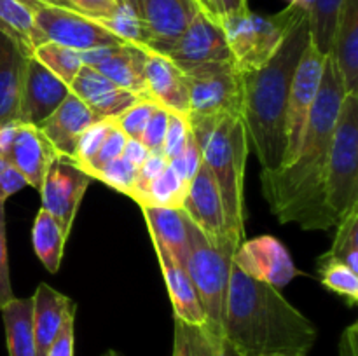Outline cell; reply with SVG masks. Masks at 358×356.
<instances>
[{
    "mask_svg": "<svg viewBox=\"0 0 358 356\" xmlns=\"http://www.w3.org/2000/svg\"><path fill=\"white\" fill-rule=\"evenodd\" d=\"M346 96L331 54L294 159L275 171H261L262 195L280 223H297L304 230H329L338 220L325 202V173L336 119Z\"/></svg>",
    "mask_w": 358,
    "mask_h": 356,
    "instance_id": "obj_1",
    "label": "cell"
},
{
    "mask_svg": "<svg viewBox=\"0 0 358 356\" xmlns=\"http://www.w3.org/2000/svg\"><path fill=\"white\" fill-rule=\"evenodd\" d=\"M317 339V325L280 288L250 278L233 264L222 321L226 356H308Z\"/></svg>",
    "mask_w": 358,
    "mask_h": 356,
    "instance_id": "obj_2",
    "label": "cell"
},
{
    "mask_svg": "<svg viewBox=\"0 0 358 356\" xmlns=\"http://www.w3.org/2000/svg\"><path fill=\"white\" fill-rule=\"evenodd\" d=\"M308 44L310 23L304 16L264 65L240 72V115L247 129L248 145L254 149L262 171L278 170L285 161L290 86Z\"/></svg>",
    "mask_w": 358,
    "mask_h": 356,
    "instance_id": "obj_3",
    "label": "cell"
},
{
    "mask_svg": "<svg viewBox=\"0 0 358 356\" xmlns=\"http://www.w3.org/2000/svg\"><path fill=\"white\" fill-rule=\"evenodd\" d=\"M189 126L220 191L227 234L240 246L245 241L243 178L250 152L243 121L240 115H189Z\"/></svg>",
    "mask_w": 358,
    "mask_h": 356,
    "instance_id": "obj_4",
    "label": "cell"
},
{
    "mask_svg": "<svg viewBox=\"0 0 358 356\" xmlns=\"http://www.w3.org/2000/svg\"><path fill=\"white\" fill-rule=\"evenodd\" d=\"M185 225H187L189 248L184 269L205 311L206 328L222 341L227 288H229L233 257L238 244L229 236H208L198 225H194L187 215H185Z\"/></svg>",
    "mask_w": 358,
    "mask_h": 356,
    "instance_id": "obj_5",
    "label": "cell"
},
{
    "mask_svg": "<svg viewBox=\"0 0 358 356\" xmlns=\"http://www.w3.org/2000/svg\"><path fill=\"white\" fill-rule=\"evenodd\" d=\"M304 16H308L306 3L292 0L285 9L271 16H259L248 9L236 16L222 17L220 27L238 70L247 72L264 65Z\"/></svg>",
    "mask_w": 358,
    "mask_h": 356,
    "instance_id": "obj_6",
    "label": "cell"
},
{
    "mask_svg": "<svg viewBox=\"0 0 358 356\" xmlns=\"http://www.w3.org/2000/svg\"><path fill=\"white\" fill-rule=\"evenodd\" d=\"M325 202L338 222L358 206V93H346L336 119L325 173Z\"/></svg>",
    "mask_w": 358,
    "mask_h": 356,
    "instance_id": "obj_7",
    "label": "cell"
},
{
    "mask_svg": "<svg viewBox=\"0 0 358 356\" xmlns=\"http://www.w3.org/2000/svg\"><path fill=\"white\" fill-rule=\"evenodd\" d=\"M182 70L189 86V115H240L241 77L233 59L199 63Z\"/></svg>",
    "mask_w": 358,
    "mask_h": 356,
    "instance_id": "obj_8",
    "label": "cell"
},
{
    "mask_svg": "<svg viewBox=\"0 0 358 356\" xmlns=\"http://www.w3.org/2000/svg\"><path fill=\"white\" fill-rule=\"evenodd\" d=\"M31 14L44 42H55L73 51L86 52L126 42L105 28L100 21L84 16L77 10L38 3Z\"/></svg>",
    "mask_w": 358,
    "mask_h": 356,
    "instance_id": "obj_9",
    "label": "cell"
},
{
    "mask_svg": "<svg viewBox=\"0 0 358 356\" xmlns=\"http://www.w3.org/2000/svg\"><path fill=\"white\" fill-rule=\"evenodd\" d=\"M143 47L171 59L178 68H187L199 63L233 59L222 27L201 10L192 17L189 27L177 38L143 45Z\"/></svg>",
    "mask_w": 358,
    "mask_h": 356,
    "instance_id": "obj_10",
    "label": "cell"
},
{
    "mask_svg": "<svg viewBox=\"0 0 358 356\" xmlns=\"http://www.w3.org/2000/svg\"><path fill=\"white\" fill-rule=\"evenodd\" d=\"M91 181L93 178L80 170L76 161L59 154L52 157L51 164L45 170L44 180L38 188L42 208L58 220L66 237L72 230L80 201Z\"/></svg>",
    "mask_w": 358,
    "mask_h": 356,
    "instance_id": "obj_11",
    "label": "cell"
},
{
    "mask_svg": "<svg viewBox=\"0 0 358 356\" xmlns=\"http://www.w3.org/2000/svg\"><path fill=\"white\" fill-rule=\"evenodd\" d=\"M324 63L325 56L310 40L297 63L292 86H290L289 108H287V154L282 166L289 164L299 149L311 107H313L322 82Z\"/></svg>",
    "mask_w": 358,
    "mask_h": 356,
    "instance_id": "obj_12",
    "label": "cell"
},
{
    "mask_svg": "<svg viewBox=\"0 0 358 356\" xmlns=\"http://www.w3.org/2000/svg\"><path fill=\"white\" fill-rule=\"evenodd\" d=\"M0 156L20 171L27 185L38 191L56 150L37 126L16 122L0 126Z\"/></svg>",
    "mask_w": 358,
    "mask_h": 356,
    "instance_id": "obj_13",
    "label": "cell"
},
{
    "mask_svg": "<svg viewBox=\"0 0 358 356\" xmlns=\"http://www.w3.org/2000/svg\"><path fill=\"white\" fill-rule=\"evenodd\" d=\"M233 264L250 278L282 288L299 272L282 241L273 236H259L243 241L236 248Z\"/></svg>",
    "mask_w": 358,
    "mask_h": 356,
    "instance_id": "obj_14",
    "label": "cell"
},
{
    "mask_svg": "<svg viewBox=\"0 0 358 356\" xmlns=\"http://www.w3.org/2000/svg\"><path fill=\"white\" fill-rule=\"evenodd\" d=\"M147 54L149 51L143 45L122 42L117 45L83 52V61L122 89L136 94L142 100H150L143 77Z\"/></svg>",
    "mask_w": 358,
    "mask_h": 356,
    "instance_id": "obj_15",
    "label": "cell"
},
{
    "mask_svg": "<svg viewBox=\"0 0 358 356\" xmlns=\"http://www.w3.org/2000/svg\"><path fill=\"white\" fill-rule=\"evenodd\" d=\"M70 94V86L28 54L20 96V122L41 126Z\"/></svg>",
    "mask_w": 358,
    "mask_h": 356,
    "instance_id": "obj_16",
    "label": "cell"
},
{
    "mask_svg": "<svg viewBox=\"0 0 358 356\" xmlns=\"http://www.w3.org/2000/svg\"><path fill=\"white\" fill-rule=\"evenodd\" d=\"M180 209L194 225H198L208 236H229L226 229V213H224L220 191L203 161L189 184Z\"/></svg>",
    "mask_w": 358,
    "mask_h": 356,
    "instance_id": "obj_17",
    "label": "cell"
},
{
    "mask_svg": "<svg viewBox=\"0 0 358 356\" xmlns=\"http://www.w3.org/2000/svg\"><path fill=\"white\" fill-rule=\"evenodd\" d=\"M98 121L101 119L93 114L76 94L70 93L62 105L38 126V129L51 143L56 154L73 159L80 136Z\"/></svg>",
    "mask_w": 358,
    "mask_h": 356,
    "instance_id": "obj_18",
    "label": "cell"
},
{
    "mask_svg": "<svg viewBox=\"0 0 358 356\" xmlns=\"http://www.w3.org/2000/svg\"><path fill=\"white\" fill-rule=\"evenodd\" d=\"M70 93L76 94L100 119H117L122 112L142 100L87 65L80 68L70 84Z\"/></svg>",
    "mask_w": 358,
    "mask_h": 356,
    "instance_id": "obj_19",
    "label": "cell"
},
{
    "mask_svg": "<svg viewBox=\"0 0 358 356\" xmlns=\"http://www.w3.org/2000/svg\"><path fill=\"white\" fill-rule=\"evenodd\" d=\"M143 77L150 100L166 108L168 112L189 115L191 100H189V86L184 70L178 68L171 59L149 51Z\"/></svg>",
    "mask_w": 358,
    "mask_h": 356,
    "instance_id": "obj_20",
    "label": "cell"
},
{
    "mask_svg": "<svg viewBox=\"0 0 358 356\" xmlns=\"http://www.w3.org/2000/svg\"><path fill=\"white\" fill-rule=\"evenodd\" d=\"M76 309L77 304L70 297L55 290L48 283H38L37 290L31 295V323L37 356H45L66 316Z\"/></svg>",
    "mask_w": 358,
    "mask_h": 356,
    "instance_id": "obj_21",
    "label": "cell"
},
{
    "mask_svg": "<svg viewBox=\"0 0 358 356\" xmlns=\"http://www.w3.org/2000/svg\"><path fill=\"white\" fill-rule=\"evenodd\" d=\"M30 52L0 30V126L20 122V96Z\"/></svg>",
    "mask_w": 358,
    "mask_h": 356,
    "instance_id": "obj_22",
    "label": "cell"
},
{
    "mask_svg": "<svg viewBox=\"0 0 358 356\" xmlns=\"http://www.w3.org/2000/svg\"><path fill=\"white\" fill-rule=\"evenodd\" d=\"M329 54L346 93H358V0H343Z\"/></svg>",
    "mask_w": 358,
    "mask_h": 356,
    "instance_id": "obj_23",
    "label": "cell"
},
{
    "mask_svg": "<svg viewBox=\"0 0 358 356\" xmlns=\"http://www.w3.org/2000/svg\"><path fill=\"white\" fill-rule=\"evenodd\" d=\"M199 10L196 0H142V21L147 31L143 45L177 38Z\"/></svg>",
    "mask_w": 358,
    "mask_h": 356,
    "instance_id": "obj_24",
    "label": "cell"
},
{
    "mask_svg": "<svg viewBox=\"0 0 358 356\" xmlns=\"http://www.w3.org/2000/svg\"><path fill=\"white\" fill-rule=\"evenodd\" d=\"M154 250H156L157 260H159L161 272H163L164 283H166L168 293H170L171 306H173L175 320L184 321L194 327H206V316L199 304L198 293L189 279L187 272L182 265L173 262L163 244L152 241Z\"/></svg>",
    "mask_w": 358,
    "mask_h": 356,
    "instance_id": "obj_25",
    "label": "cell"
},
{
    "mask_svg": "<svg viewBox=\"0 0 358 356\" xmlns=\"http://www.w3.org/2000/svg\"><path fill=\"white\" fill-rule=\"evenodd\" d=\"M140 208L145 216L150 239L163 244L173 262L184 267L189 248L184 212L180 208H166V206H140Z\"/></svg>",
    "mask_w": 358,
    "mask_h": 356,
    "instance_id": "obj_26",
    "label": "cell"
},
{
    "mask_svg": "<svg viewBox=\"0 0 358 356\" xmlns=\"http://www.w3.org/2000/svg\"><path fill=\"white\" fill-rule=\"evenodd\" d=\"M6 328L9 356H37L34 323H31V297L10 299L0 307Z\"/></svg>",
    "mask_w": 358,
    "mask_h": 356,
    "instance_id": "obj_27",
    "label": "cell"
},
{
    "mask_svg": "<svg viewBox=\"0 0 358 356\" xmlns=\"http://www.w3.org/2000/svg\"><path fill=\"white\" fill-rule=\"evenodd\" d=\"M66 239L58 220L44 208L38 209L31 227V244L38 260L51 274L59 271Z\"/></svg>",
    "mask_w": 358,
    "mask_h": 356,
    "instance_id": "obj_28",
    "label": "cell"
},
{
    "mask_svg": "<svg viewBox=\"0 0 358 356\" xmlns=\"http://www.w3.org/2000/svg\"><path fill=\"white\" fill-rule=\"evenodd\" d=\"M0 30L20 42L30 54L37 45L44 44L34 23V14L20 0H0Z\"/></svg>",
    "mask_w": 358,
    "mask_h": 356,
    "instance_id": "obj_29",
    "label": "cell"
},
{
    "mask_svg": "<svg viewBox=\"0 0 358 356\" xmlns=\"http://www.w3.org/2000/svg\"><path fill=\"white\" fill-rule=\"evenodd\" d=\"M171 356H226L224 342L206 327H194L175 320Z\"/></svg>",
    "mask_w": 358,
    "mask_h": 356,
    "instance_id": "obj_30",
    "label": "cell"
},
{
    "mask_svg": "<svg viewBox=\"0 0 358 356\" xmlns=\"http://www.w3.org/2000/svg\"><path fill=\"white\" fill-rule=\"evenodd\" d=\"M343 0H311L308 9L310 40L324 56L331 52L332 35Z\"/></svg>",
    "mask_w": 358,
    "mask_h": 356,
    "instance_id": "obj_31",
    "label": "cell"
},
{
    "mask_svg": "<svg viewBox=\"0 0 358 356\" xmlns=\"http://www.w3.org/2000/svg\"><path fill=\"white\" fill-rule=\"evenodd\" d=\"M31 56H35L49 72L55 73L66 86L73 82L77 73L84 66L83 52L73 51V49L65 47V45L55 44V42H44V44L37 45Z\"/></svg>",
    "mask_w": 358,
    "mask_h": 356,
    "instance_id": "obj_32",
    "label": "cell"
},
{
    "mask_svg": "<svg viewBox=\"0 0 358 356\" xmlns=\"http://www.w3.org/2000/svg\"><path fill=\"white\" fill-rule=\"evenodd\" d=\"M189 184H185L177 171L170 166L164 168L143 192L140 206H166V208H180L185 198Z\"/></svg>",
    "mask_w": 358,
    "mask_h": 356,
    "instance_id": "obj_33",
    "label": "cell"
},
{
    "mask_svg": "<svg viewBox=\"0 0 358 356\" xmlns=\"http://www.w3.org/2000/svg\"><path fill=\"white\" fill-rule=\"evenodd\" d=\"M317 262L322 285L329 292L343 297L348 302V306H355L358 302V272L352 271L343 262L329 258L325 255H322Z\"/></svg>",
    "mask_w": 358,
    "mask_h": 356,
    "instance_id": "obj_34",
    "label": "cell"
},
{
    "mask_svg": "<svg viewBox=\"0 0 358 356\" xmlns=\"http://www.w3.org/2000/svg\"><path fill=\"white\" fill-rule=\"evenodd\" d=\"M336 227H338V232L332 241L331 250L324 255L343 262L352 271L358 272V206L350 209Z\"/></svg>",
    "mask_w": 358,
    "mask_h": 356,
    "instance_id": "obj_35",
    "label": "cell"
},
{
    "mask_svg": "<svg viewBox=\"0 0 358 356\" xmlns=\"http://www.w3.org/2000/svg\"><path fill=\"white\" fill-rule=\"evenodd\" d=\"M136 178H138V168L133 163H129L124 156H121L115 161H112V163H108L105 168H101V170L94 175L93 180L103 181V184L115 188V191L121 192V194L129 195L133 187H135Z\"/></svg>",
    "mask_w": 358,
    "mask_h": 356,
    "instance_id": "obj_36",
    "label": "cell"
},
{
    "mask_svg": "<svg viewBox=\"0 0 358 356\" xmlns=\"http://www.w3.org/2000/svg\"><path fill=\"white\" fill-rule=\"evenodd\" d=\"M126 143H128V136L121 131V128H119L114 122V119H112V126L110 129H108L107 136H105L103 143H101L100 150H98L96 156H94L86 166L80 168V170H84L91 178H93L101 168H105L108 163H112V161H115L117 157L122 156Z\"/></svg>",
    "mask_w": 358,
    "mask_h": 356,
    "instance_id": "obj_37",
    "label": "cell"
},
{
    "mask_svg": "<svg viewBox=\"0 0 358 356\" xmlns=\"http://www.w3.org/2000/svg\"><path fill=\"white\" fill-rule=\"evenodd\" d=\"M157 107L156 101L152 100H138L135 105L122 112L117 119H114L115 124L121 128V131L128 136V140H142L143 131L147 128L150 115H152L154 108Z\"/></svg>",
    "mask_w": 358,
    "mask_h": 356,
    "instance_id": "obj_38",
    "label": "cell"
},
{
    "mask_svg": "<svg viewBox=\"0 0 358 356\" xmlns=\"http://www.w3.org/2000/svg\"><path fill=\"white\" fill-rule=\"evenodd\" d=\"M191 135L192 133L191 126H189V115L170 112V115H168L166 136H164L163 143V156L166 157L168 163L177 159V157L184 152Z\"/></svg>",
    "mask_w": 358,
    "mask_h": 356,
    "instance_id": "obj_39",
    "label": "cell"
},
{
    "mask_svg": "<svg viewBox=\"0 0 358 356\" xmlns=\"http://www.w3.org/2000/svg\"><path fill=\"white\" fill-rule=\"evenodd\" d=\"M112 126V119H101V121L94 122L83 136H80V142L77 145L76 157L72 161H76L77 166L83 168L96 156V152L100 150L101 143H103L105 136H107L108 129Z\"/></svg>",
    "mask_w": 358,
    "mask_h": 356,
    "instance_id": "obj_40",
    "label": "cell"
},
{
    "mask_svg": "<svg viewBox=\"0 0 358 356\" xmlns=\"http://www.w3.org/2000/svg\"><path fill=\"white\" fill-rule=\"evenodd\" d=\"M168 115H170V112L157 105L154 108L152 115H150L149 122H147V128L140 142L150 154H163V143L168 128Z\"/></svg>",
    "mask_w": 358,
    "mask_h": 356,
    "instance_id": "obj_41",
    "label": "cell"
},
{
    "mask_svg": "<svg viewBox=\"0 0 358 356\" xmlns=\"http://www.w3.org/2000/svg\"><path fill=\"white\" fill-rule=\"evenodd\" d=\"M14 299L13 285H10L9 258H7L6 239V202H0V307Z\"/></svg>",
    "mask_w": 358,
    "mask_h": 356,
    "instance_id": "obj_42",
    "label": "cell"
},
{
    "mask_svg": "<svg viewBox=\"0 0 358 356\" xmlns=\"http://www.w3.org/2000/svg\"><path fill=\"white\" fill-rule=\"evenodd\" d=\"M69 2L77 13L98 21L110 20L124 7L121 0H69Z\"/></svg>",
    "mask_w": 358,
    "mask_h": 356,
    "instance_id": "obj_43",
    "label": "cell"
},
{
    "mask_svg": "<svg viewBox=\"0 0 358 356\" xmlns=\"http://www.w3.org/2000/svg\"><path fill=\"white\" fill-rule=\"evenodd\" d=\"M199 164H201V152H199V147L198 143H196L194 136L191 135L184 152H182L177 159L171 161L170 166L177 171V175L185 181V184H191L192 177H194V173L198 171Z\"/></svg>",
    "mask_w": 358,
    "mask_h": 356,
    "instance_id": "obj_44",
    "label": "cell"
},
{
    "mask_svg": "<svg viewBox=\"0 0 358 356\" xmlns=\"http://www.w3.org/2000/svg\"><path fill=\"white\" fill-rule=\"evenodd\" d=\"M76 314L77 309L66 316L65 323L59 328L58 335L49 346L45 356H73V342H76Z\"/></svg>",
    "mask_w": 358,
    "mask_h": 356,
    "instance_id": "obj_45",
    "label": "cell"
},
{
    "mask_svg": "<svg viewBox=\"0 0 358 356\" xmlns=\"http://www.w3.org/2000/svg\"><path fill=\"white\" fill-rule=\"evenodd\" d=\"M23 187H27V180L6 157L0 156V202H6Z\"/></svg>",
    "mask_w": 358,
    "mask_h": 356,
    "instance_id": "obj_46",
    "label": "cell"
},
{
    "mask_svg": "<svg viewBox=\"0 0 358 356\" xmlns=\"http://www.w3.org/2000/svg\"><path fill=\"white\" fill-rule=\"evenodd\" d=\"M149 154L150 152L142 145V142H136V140H128L122 156H124L129 163L135 164L136 168H140L143 164V161L147 159V156H149Z\"/></svg>",
    "mask_w": 358,
    "mask_h": 356,
    "instance_id": "obj_47",
    "label": "cell"
},
{
    "mask_svg": "<svg viewBox=\"0 0 358 356\" xmlns=\"http://www.w3.org/2000/svg\"><path fill=\"white\" fill-rule=\"evenodd\" d=\"M339 349H341V356H357V323L346 328Z\"/></svg>",
    "mask_w": 358,
    "mask_h": 356,
    "instance_id": "obj_48",
    "label": "cell"
},
{
    "mask_svg": "<svg viewBox=\"0 0 358 356\" xmlns=\"http://www.w3.org/2000/svg\"><path fill=\"white\" fill-rule=\"evenodd\" d=\"M219 3L220 10H222V17L236 16V14L248 10V0H219Z\"/></svg>",
    "mask_w": 358,
    "mask_h": 356,
    "instance_id": "obj_49",
    "label": "cell"
},
{
    "mask_svg": "<svg viewBox=\"0 0 358 356\" xmlns=\"http://www.w3.org/2000/svg\"><path fill=\"white\" fill-rule=\"evenodd\" d=\"M121 2L142 20V0H121Z\"/></svg>",
    "mask_w": 358,
    "mask_h": 356,
    "instance_id": "obj_50",
    "label": "cell"
},
{
    "mask_svg": "<svg viewBox=\"0 0 358 356\" xmlns=\"http://www.w3.org/2000/svg\"><path fill=\"white\" fill-rule=\"evenodd\" d=\"M42 3H48V6H56V7H65V9H72L76 10L72 7V3L69 2V0H41Z\"/></svg>",
    "mask_w": 358,
    "mask_h": 356,
    "instance_id": "obj_51",
    "label": "cell"
},
{
    "mask_svg": "<svg viewBox=\"0 0 358 356\" xmlns=\"http://www.w3.org/2000/svg\"><path fill=\"white\" fill-rule=\"evenodd\" d=\"M20 2H23V3H24V6H27V7H28V9H30V10H34V9H35V7H37V6H38V3H42V2H41V0H20Z\"/></svg>",
    "mask_w": 358,
    "mask_h": 356,
    "instance_id": "obj_52",
    "label": "cell"
},
{
    "mask_svg": "<svg viewBox=\"0 0 358 356\" xmlns=\"http://www.w3.org/2000/svg\"><path fill=\"white\" fill-rule=\"evenodd\" d=\"M101 356H124V355H122L121 351H117V349H107Z\"/></svg>",
    "mask_w": 358,
    "mask_h": 356,
    "instance_id": "obj_53",
    "label": "cell"
},
{
    "mask_svg": "<svg viewBox=\"0 0 358 356\" xmlns=\"http://www.w3.org/2000/svg\"><path fill=\"white\" fill-rule=\"evenodd\" d=\"M273 356H290V355H273ZM296 356H306V355H296Z\"/></svg>",
    "mask_w": 358,
    "mask_h": 356,
    "instance_id": "obj_54",
    "label": "cell"
}]
</instances>
